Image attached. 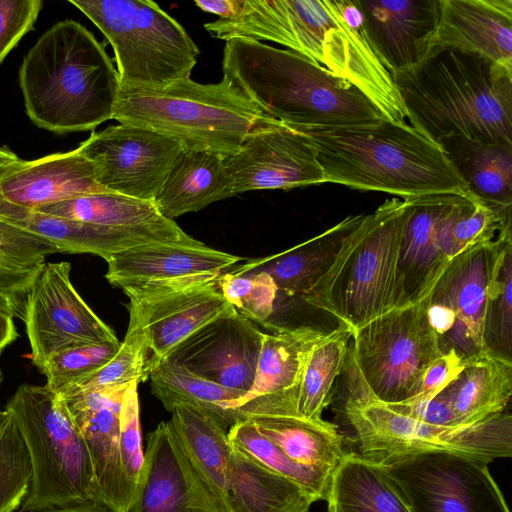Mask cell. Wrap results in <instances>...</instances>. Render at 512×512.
Segmentation results:
<instances>
[{
    "label": "cell",
    "instance_id": "21",
    "mask_svg": "<svg viewBox=\"0 0 512 512\" xmlns=\"http://www.w3.org/2000/svg\"><path fill=\"white\" fill-rule=\"evenodd\" d=\"M325 335L311 326L264 334L251 389L234 404L241 420L252 416H298L297 401L309 353Z\"/></svg>",
    "mask_w": 512,
    "mask_h": 512
},
{
    "label": "cell",
    "instance_id": "13",
    "mask_svg": "<svg viewBox=\"0 0 512 512\" xmlns=\"http://www.w3.org/2000/svg\"><path fill=\"white\" fill-rule=\"evenodd\" d=\"M77 148L105 190L151 202L184 149L169 136L122 123L92 133Z\"/></svg>",
    "mask_w": 512,
    "mask_h": 512
},
{
    "label": "cell",
    "instance_id": "47",
    "mask_svg": "<svg viewBox=\"0 0 512 512\" xmlns=\"http://www.w3.org/2000/svg\"><path fill=\"white\" fill-rule=\"evenodd\" d=\"M466 363L453 352L442 354L426 370L416 397L433 398L438 395L457 376Z\"/></svg>",
    "mask_w": 512,
    "mask_h": 512
},
{
    "label": "cell",
    "instance_id": "24",
    "mask_svg": "<svg viewBox=\"0 0 512 512\" xmlns=\"http://www.w3.org/2000/svg\"><path fill=\"white\" fill-rule=\"evenodd\" d=\"M369 41L393 79L414 72L429 56L438 0H357Z\"/></svg>",
    "mask_w": 512,
    "mask_h": 512
},
{
    "label": "cell",
    "instance_id": "11",
    "mask_svg": "<svg viewBox=\"0 0 512 512\" xmlns=\"http://www.w3.org/2000/svg\"><path fill=\"white\" fill-rule=\"evenodd\" d=\"M511 226L488 242L453 257L427 295L428 317L442 354L465 362L484 355L483 325L489 290L512 246Z\"/></svg>",
    "mask_w": 512,
    "mask_h": 512
},
{
    "label": "cell",
    "instance_id": "33",
    "mask_svg": "<svg viewBox=\"0 0 512 512\" xmlns=\"http://www.w3.org/2000/svg\"><path fill=\"white\" fill-rule=\"evenodd\" d=\"M257 429L293 461L330 476L345 455L337 426L300 416L249 417Z\"/></svg>",
    "mask_w": 512,
    "mask_h": 512
},
{
    "label": "cell",
    "instance_id": "14",
    "mask_svg": "<svg viewBox=\"0 0 512 512\" xmlns=\"http://www.w3.org/2000/svg\"><path fill=\"white\" fill-rule=\"evenodd\" d=\"M70 272L69 262H46L28 294L23 322L31 361L40 372L53 355L68 348L119 341L76 291Z\"/></svg>",
    "mask_w": 512,
    "mask_h": 512
},
{
    "label": "cell",
    "instance_id": "2",
    "mask_svg": "<svg viewBox=\"0 0 512 512\" xmlns=\"http://www.w3.org/2000/svg\"><path fill=\"white\" fill-rule=\"evenodd\" d=\"M393 81L408 124L434 142L462 137L512 143V68L441 50Z\"/></svg>",
    "mask_w": 512,
    "mask_h": 512
},
{
    "label": "cell",
    "instance_id": "40",
    "mask_svg": "<svg viewBox=\"0 0 512 512\" xmlns=\"http://www.w3.org/2000/svg\"><path fill=\"white\" fill-rule=\"evenodd\" d=\"M149 378L148 349L139 326L129 319V326L117 353L100 369L69 387L58 396L112 386L138 383Z\"/></svg>",
    "mask_w": 512,
    "mask_h": 512
},
{
    "label": "cell",
    "instance_id": "44",
    "mask_svg": "<svg viewBox=\"0 0 512 512\" xmlns=\"http://www.w3.org/2000/svg\"><path fill=\"white\" fill-rule=\"evenodd\" d=\"M138 382H132L124 395L120 413L119 460L129 505L144 464L140 427Z\"/></svg>",
    "mask_w": 512,
    "mask_h": 512
},
{
    "label": "cell",
    "instance_id": "43",
    "mask_svg": "<svg viewBox=\"0 0 512 512\" xmlns=\"http://www.w3.org/2000/svg\"><path fill=\"white\" fill-rule=\"evenodd\" d=\"M120 341L79 345L53 355L41 373L45 386L59 395L104 366L119 350Z\"/></svg>",
    "mask_w": 512,
    "mask_h": 512
},
{
    "label": "cell",
    "instance_id": "17",
    "mask_svg": "<svg viewBox=\"0 0 512 512\" xmlns=\"http://www.w3.org/2000/svg\"><path fill=\"white\" fill-rule=\"evenodd\" d=\"M264 334L230 307L187 337L163 360L245 395L254 381Z\"/></svg>",
    "mask_w": 512,
    "mask_h": 512
},
{
    "label": "cell",
    "instance_id": "6",
    "mask_svg": "<svg viewBox=\"0 0 512 512\" xmlns=\"http://www.w3.org/2000/svg\"><path fill=\"white\" fill-rule=\"evenodd\" d=\"M348 396L343 413L360 456L385 464L403 457L449 452L491 463L512 455V417L503 412L466 426H437L397 413L378 401L363 383L348 351L344 368Z\"/></svg>",
    "mask_w": 512,
    "mask_h": 512
},
{
    "label": "cell",
    "instance_id": "50",
    "mask_svg": "<svg viewBox=\"0 0 512 512\" xmlns=\"http://www.w3.org/2000/svg\"><path fill=\"white\" fill-rule=\"evenodd\" d=\"M28 512H112L106 506L97 502H85L76 505H70L58 508H49L43 510H35Z\"/></svg>",
    "mask_w": 512,
    "mask_h": 512
},
{
    "label": "cell",
    "instance_id": "4",
    "mask_svg": "<svg viewBox=\"0 0 512 512\" xmlns=\"http://www.w3.org/2000/svg\"><path fill=\"white\" fill-rule=\"evenodd\" d=\"M326 183L374 190L402 199L469 192L442 147L408 123L306 132Z\"/></svg>",
    "mask_w": 512,
    "mask_h": 512
},
{
    "label": "cell",
    "instance_id": "52",
    "mask_svg": "<svg viewBox=\"0 0 512 512\" xmlns=\"http://www.w3.org/2000/svg\"><path fill=\"white\" fill-rule=\"evenodd\" d=\"M2 382H3V373H2V370L0 368V386H1Z\"/></svg>",
    "mask_w": 512,
    "mask_h": 512
},
{
    "label": "cell",
    "instance_id": "41",
    "mask_svg": "<svg viewBox=\"0 0 512 512\" xmlns=\"http://www.w3.org/2000/svg\"><path fill=\"white\" fill-rule=\"evenodd\" d=\"M217 283L225 300L248 320L265 323L272 315L278 288L266 271L239 266L221 274Z\"/></svg>",
    "mask_w": 512,
    "mask_h": 512
},
{
    "label": "cell",
    "instance_id": "28",
    "mask_svg": "<svg viewBox=\"0 0 512 512\" xmlns=\"http://www.w3.org/2000/svg\"><path fill=\"white\" fill-rule=\"evenodd\" d=\"M365 214L350 215L320 235L280 254L252 260L244 268L266 271L278 292L305 295L333 264L345 240Z\"/></svg>",
    "mask_w": 512,
    "mask_h": 512
},
{
    "label": "cell",
    "instance_id": "53",
    "mask_svg": "<svg viewBox=\"0 0 512 512\" xmlns=\"http://www.w3.org/2000/svg\"><path fill=\"white\" fill-rule=\"evenodd\" d=\"M327 512H334L331 508L328 507Z\"/></svg>",
    "mask_w": 512,
    "mask_h": 512
},
{
    "label": "cell",
    "instance_id": "45",
    "mask_svg": "<svg viewBox=\"0 0 512 512\" xmlns=\"http://www.w3.org/2000/svg\"><path fill=\"white\" fill-rule=\"evenodd\" d=\"M42 0H0V64L34 28Z\"/></svg>",
    "mask_w": 512,
    "mask_h": 512
},
{
    "label": "cell",
    "instance_id": "19",
    "mask_svg": "<svg viewBox=\"0 0 512 512\" xmlns=\"http://www.w3.org/2000/svg\"><path fill=\"white\" fill-rule=\"evenodd\" d=\"M230 307L217 280L130 298L129 319L144 335L149 374L176 346Z\"/></svg>",
    "mask_w": 512,
    "mask_h": 512
},
{
    "label": "cell",
    "instance_id": "39",
    "mask_svg": "<svg viewBox=\"0 0 512 512\" xmlns=\"http://www.w3.org/2000/svg\"><path fill=\"white\" fill-rule=\"evenodd\" d=\"M31 462L20 431L0 409V512L19 511L30 486Z\"/></svg>",
    "mask_w": 512,
    "mask_h": 512
},
{
    "label": "cell",
    "instance_id": "30",
    "mask_svg": "<svg viewBox=\"0 0 512 512\" xmlns=\"http://www.w3.org/2000/svg\"><path fill=\"white\" fill-rule=\"evenodd\" d=\"M171 413L168 422L183 452L220 512H228L227 470L231 450L228 430L189 407L178 406Z\"/></svg>",
    "mask_w": 512,
    "mask_h": 512
},
{
    "label": "cell",
    "instance_id": "1",
    "mask_svg": "<svg viewBox=\"0 0 512 512\" xmlns=\"http://www.w3.org/2000/svg\"><path fill=\"white\" fill-rule=\"evenodd\" d=\"M222 72L265 114L302 132L385 120L352 83L289 49L250 38L230 39L223 48Z\"/></svg>",
    "mask_w": 512,
    "mask_h": 512
},
{
    "label": "cell",
    "instance_id": "20",
    "mask_svg": "<svg viewBox=\"0 0 512 512\" xmlns=\"http://www.w3.org/2000/svg\"><path fill=\"white\" fill-rule=\"evenodd\" d=\"M126 512H220L168 421L160 422L148 436L140 478Z\"/></svg>",
    "mask_w": 512,
    "mask_h": 512
},
{
    "label": "cell",
    "instance_id": "38",
    "mask_svg": "<svg viewBox=\"0 0 512 512\" xmlns=\"http://www.w3.org/2000/svg\"><path fill=\"white\" fill-rule=\"evenodd\" d=\"M230 445L271 471L302 487L314 501H327L332 476L301 465L289 458L246 418L234 423L227 432Z\"/></svg>",
    "mask_w": 512,
    "mask_h": 512
},
{
    "label": "cell",
    "instance_id": "16",
    "mask_svg": "<svg viewBox=\"0 0 512 512\" xmlns=\"http://www.w3.org/2000/svg\"><path fill=\"white\" fill-rule=\"evenodd\" d=\"M224 164L233 196L326 183L313 140L281 122L253 131Z\"/></svg>",
    "mask_w": 512,
    "mask_h": 512
},
{
    "label": "cell",
    "instance_id": "35",
    "mask_svg": "<svg viewBox=\"0 0 512 512\" xmlns=\"http://www.w3.org/2000/svg\"><path fill=\"white\" fill-rule=\"evenodd\" d=\"M327 502L334 512H411L384 468L356 452L334 471Z\"/></svg>",
    "mask_w": 512,
    "mask_h": 512
},
{
    "label": "cell",
    "instance_id": "49",
    "mask_svg": "<svg viewBox=\"0 0 512 512\" xmlns=\"http://www.w3.org/2000/svg\"><path fill=\"white\" fill-rule=\"evenodd\" d=\"M19 337L13 318L0 313V353Z\"/></svg>",
    "mask_w": 512,
    "mask_h": 512
},
{
    "label": "cell",
    "instance_id": "22",
    "mask_svg": "<svg viewBox=\"0 0 512 512\" xmlns=\"http://www.w3.org/2000/svg\"><path fill=\"white\" fill-rule=\"evenodd\" d=\"M108 192L78 148L19 159L0 174V220L9 221L76 196Z\"/></svg>",
    "mask_w": 512,
    "mask_h": 512
},
{
    "label": "cell",
    "instance_id": "18",
    "mask_svg": "<svg viewBox=\"0 0 512 512\" xmlns=\"http://www.w3.org/2000/svg\"><path fill=\"white\" fill-rule=\"evenodd\" d=\"M459 194L446 192L404 199L406 215L398 251L393 308L424 299L448 264L441 249L442 230Z\"/></svg>",
    "mask_w": 512,
    "mask_h": 512
},
{
    "label": "cell",
    "instance_id": "8",
    "mask_svg": "<svg viewBox=\"0 0 512 512\" xmlns=\"http://www.w3.org/2000/svg\"><path fill=\"white\" fill-rule=\"evenodd\" d=\"M5 409L31 462L29 490L18 512L100 503L88 450L62 398L45 385L25 383Z\"/></svg>",
    "mask_w": 512,
    "mask_h": 512
},
{
    "label": "cell",
    "instance_id": "9",
    "mask_svg": "<svg viewBox=\"0 0 512 512\" xmlns=\"http://www.w3.org/2000/svg\"><path fill=\"white\" fill-rule=\"evenodd\" d=\"M111 44L119 88L160 89L190 78L200 50L151 0H69Z\"/></svg>",
    "mask_w": 512,
    "mask_h": 512
},
{
    "label": "cell",
    "instance_id": "48",
    "mask_svg": "<svg viewBox=\"0 0 512 512\" xmlns=\"http://www.w3.org/2000/svg\"><path fill=\"white\" fill-rule=\"evenodd\" d=\"M243 0H196L194 4L205 12L227 20L235 17L241 10Z\"/></svg>",
    "mask_w": 512,
    "mask_h": 512
},
{
    "label": "cell",
    "instance_id": "42",
    "mask_svg": "<svg viewBox=\"0 0 512 512\" xmlns=\"http://www.w3.org/2000/svg\"><path fill=\"white\" fill-rule=\"evenodd\" d=\"M483 349L485 354L512 362V246L507 248L489 290Z\"/></svg>",
    "mask_w": 512,
    "mask_h": 512
},
{
    "label": "cell",
    "instance_id": "36",
    "mask_svg": "<svg viewBox=\"0 0 512 512\" xmlns=\"http://www.w3.org/2000/svg\"><path fill=\"white\" fill-rule=\"evenodd\" d=\"M151 391L168 411L185 406L195 409L228 430L241 420L234 409L243 393L201 378L166 360L150 372Z\"/></svg>",
    "mask_w": 512,
    "mask_h": 512
},
{
    "label": "cell",
    "instance_id": "12",
    "mask_svg": "<svg viewBox=\"0 0 512 512\" xmlns=\"http://www.w3.org/2000/svg\"><path fill=\"white\" fill-rule=\"evenodd\" d=\"M411 512H510L488 463L427 452L380 464Z\"/></svg>",
    "mask_w": 512,
    "mask_h": 512
},
{
    "label": "cell",
    "instance_id": "5",
    "mask_svg": "<svg viewBox=\"0 0 512 512\" xmlns=\"http://www.w3.org/2000/svg\"><path fill=\"white\" fill-rule=\"evenodd\" d=\"M112 119L223 158L235 154L256 129L279 122L225 78L210 84L186 78L160 89L119 88Z\"/></svg>",
    "mask_w": 512,
    "mask_h": 512
},
{
    "label": "cell",
    "instance_id": "7",
    "mask_svg": "<svg viewBox=\"0 0 512 512\" xmlns=\"http://www.w3.org/2000/svg\"><path fill=\"white\" fill-rule=\"evenodd\" d=\"M405 215L406 201L397 197L365 214L304 300L352 330L391 310Z\"/></svg>",
    "mask_w": 512,
    "mask_h": 512
},
{
    "label": "cell",
    "instance_id": "10",
    "mask_svg": "<svg viewBox=\"0 0 512 512\" xmlns=\"http://www.w3.org/2000/svg\"><path fill=\"white\" fill-rule=\"evenodd\" d=\"M352 338L351 359L369 392L384 404L416 397L426 370L442 355L427 296L353 330Z\"/></svg>",
    "mask_w": 512,
    "mask_h": 512
},
{
    "label": "cell",
    "instance_id": "31",
    "mask_svg": "<svg viewBox=\"0 0 512 512\" xmlns=\"http://www.w3.org/2000/svg\"><path fill=\"white\" fill-rule=\"evenodd\" d=\"M4 222L48 240L58 252L94 254L105 261L118 252L137 246L171 243L144 232L100 226L40 212H31Z\"/></svg>",
    "mask_w": 512,
    "mask_h": 512
},
{
    "label": "cell",
    "instance_id": "32",
    "mask_svg": "<svg viewBox=\"0 0 512 512\" xmlns=\"http://www.w3.org/2000/svg\"><path fill=\"white\" fill-rule=\"evenodd\" d=\"M439 145L469 193L489 204L512 207V143L450 137Z\"/></svg>",
    "mask_w": 512,
    "mask_h": 512
},
{
    "label": "cell",
    "instance_id": "23",
    "mask_svg": "<svg viewBox=\"0 0 512 512\" xmlns=\"http://www.w3.org/2000/svg\"><path fill=\"white\" fill-rule=\"evenodd\" d=\"M130 384L59 396L88 450L99 502L112 512H126L129 507L119 433L122 402Z\"/></svg>",
    "mask_w": 512,
    "mask_h": 512
},
{
    "label": "cell",
    "instance_id": "3",
    "mask_svg": "<svg viewBox=\"0 0 512 512\" xmlns=\"http://www.w3.org/2000/svg\"><path fill=\"white\" fill-rule=\"evenodd\" d=\"M19 85L38 127L57 134L89 131L112 119L119 80L104 45L74 20L57 22L23 58Z\"/></svg>",
    "mask_w": 512,
    "mask_h": 512
},
{
    "label": "cell",
    "instance_id": "51",
    "mask_svg": "<svg viewBox=\"0 0 512 512\" xmlns=\"http://www.w3.org/2000/svg\"><path fill=\"white\" fill-rule=\"evenodd\" d=\"M19 159L20 158L11 150L5 147H0V174Z\"/></svg>",
    "mask_w": 512,
    "mask_h": 512
},
{
    "label": "cell",
    "instance_id": "15",
    "mask_svg": "<svg viewBox=\"0 0 512 512\" xmlns=\"http://www.w3.org/2000/svg\"><path fill=\"white\" fill-rule=\"evenodd\" d=\"M242 258L204 243H151L112 255L105 278L128 298L215 281Z\"/></svg>",
    "mask_w": 512,
    "mask_h": 512
},
{
    "label": "cell",
    "instance_id": "29",
    "mask_svg": "<svg viewBox=\"0 0 512 512\" xmlns=\"http://www.w3.org/2000/svg\"><path fill=\"white\" fill-rule=\"evenodd\" d=\"M314 499L298 484L231 446L228 512H309Z\"/></svg>",
    "mask_w": 512,
    "mask_h": 512
},
{
    "label": "cell",
    "instance_id": "26",
    "mask_svg": "<svg viewBox=\"0 0 512 512\" xmlns=\"http://www.w3.org/2000/svg\"><path fill=\"white\" fill-rule=\"evenodd\" d=\"M224 159L216 153L184 148L153 201L158 211L174 220L232 197Z\"/></svg>",
    "mask_w": 512,
    "mask_h": 512
},
{
    "label": "cell",
    "instance_id": "27",
    "mask_svg": "<svg viewBox=\"0 0 512 512\" xmlns=\"http://www.w3.org/2000/svg\"><path fill=\"white\" fill-rule=\"evenodd\" d=\"M512 394V362L484 354L465 364L437 395L458 426L473 425L506 411Z\"/></svg>",
    "mask_w": 512,
    "mask_h": 512
},
{
    "label": "cell",
    "instance_id": "46",
    "mask_svg": "<svg viewBox=\"0 0 512 512\" xmlns=\"http://www.w3.org/2000/svg\"><path fill=\"white\" fill-rule=\"evenodd\" d=\"M391 410L414 420L437 426H458L449 406L437 395L433 398H412L385 404Z\"/></svg>",
    "mask_w": 512,
    "mask_h": 512
},
{
    "label": "cell",
    "instance_id": "34",
    "mask_svg": "<svg viewBox=\"0 0 512 512\" xmlns=\"http://www.w3.org/2000/svg\"><path fill=\"white\" fill-rule=\"evenodd\" d=\"M48 240L0 220V313L24 321L28 294L47 256Z\"/></svg>",
    "mask_w": 512,
    "mask_h": 512
},
{
    "label": "cell",
    "instance_id": "25",
    "mask_svg": "<svg viewBox=\"0 0 512 512\" xmlns=\"http://www.w3.org/2000/svg\"><path fill=\"white\" fill-rule=\"evenodd\" d=\"M438 4L430 54L458 50L512 68V0H438Z\"/></svg>",
    "mask_w": 512,
    "mask_h": 512
},
{
    "label": "cell",
    "instance_id": "37",
    "mask_svg": "<svg viewBox=\"0 0 512 512\" xmlns=\"http://www.w3.org/2000/svg\"><path fill=\"white\" fill-rule=\"evenodd\" d=\"M353 330L340 323L314 345L306 361L297 401V414L308 420H322L330 402L333 384L343 371Z\"/></svg>",
    "mask_w": 512,
    "mask_h": 512
}]
</instances>
